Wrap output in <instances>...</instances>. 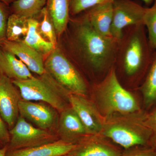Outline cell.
I'll list each match as a JSON object with an SVG mask.
<instances>
[{"mask_svg":"<svg viewBox=\"0 0 156 156\" xmlns=\"http://www.w3.org/2000/svg\"><path fill=\"white\" fill-rule=\"evenodd\" d=\"M9 133L8 150L34 147L59 140L58 135L34 127L20 115Z\"/></svg>","mask_w":156,"mask_h":156,"instance_id":"obj_7","label":"cell"},{"mask_svg":"<svg viewBox=\"0 0 156 156\" xmlns=\"http://www.w3.org/2000/svg\"><path fill=\"white\" fill-rule=\"evenodd\" d=\"M1 48L14 54L30 71L41 76L45 73L44 56L24 42L6 40Z\"/></svg>","mask_w":156,"mask_h":156,"instance_id":"obj_14","label":"cell"},{"mask_svg":"<svg viewBox=\"0 0 156 156\" xmlns=\"http://www.w3.org/2000/svg\"><path fill=\"white\" fill-rule=\"evenodd\" d=\"M38 16L40 18V20H38L39 33L46 41L50 42L56 47L57 35L46 6Z\"/></svg>","mask_w":156,"mask_h":156,"instance_id":"obj_23","label":"cell"},{"mask_svg":"<svg viewBox=\"0 0 156 156\" xmlns=\"http://www.w3.org/2000/svg\"><path fill=\"white\" fill-rule=\"evenodd\" d=\"M122 151L102 135H88L63 156H121Z\"/></svg>","mask_w":156,"mask_h":156,"instance_id":"obj_11","label":"cell"},{"mask_svg":"<svg viewBox=\"0 0 156 156\" xmlns=\"http://www.w3.org/2000/svg\"><path fill=\"white\" fill-rule=\"evenodd\" d=\"M74 20L72 41L76 56L95 77L101 80L114 65L118 41L98 33L83 13Z\"/></svg>","mask_w":156,"mask_h":156,"instance_id":"obj_2","label":"cell"},{"mask_svg":"<svg viewBox=\"0 0 156 156\" xmlns=\"http://www.w3.org/2000/svg\"><path fill=\"white\" fill-rule=\"evenodd\" d=\"M59 139L75 144L88 135L84 125L70 106L60 112L58 122Z\"/></svg>","mask_w":156,"mask_h":156,"instance_id":"obj_13","label":"cell"},{"mask_svg":"<svg viewBox=\"0 0 156 156\" xmlns=\"http://www.w3.org/2000/svg\"><path fill=\"white\" fill-rule=\"evenodd\" d=\"M11 12L9 5L0 0V48L6 41L7 21Z\"/></svg>","mask_w":156,"mask_h":156,"instance_id":"obj_26","label":"cell"},{"mask_svg":"<svg viewBox=\"0 0 156 156\" xmlns=\"http://www.w3.org/2000/svg\"><path fill=\"white\" fill-rule=\"evenodd\" d=\"M8 149V145L5 146L2 148H0V156H6Z\"/></svg>","mask_w":156,"mask_h":156,"instance_id":"obj_30","label":"cell"},{"mask_svg":"<svg viewBox=\"0 0 156 156\" xmlns=\"http://www.w3.org/2000/svg\"><path fill=\"white\" fill-rule=\"evenodd\" d=\"M19 110L20 116L43 130L48 131L53 128L58 120L56 110L45 103H35L21 99Z\"/></svg>","mask_w":156,"mask_h":156,"instance_id":"obj_12","label":"cell"},{"mask_svg":"<svg viewBox=\"0 0 156 156\" xmlns=\"http://www.w3.org/2000/svg\"><path fill=\"white\" fill-rule=\"evenodd\" d=\"M141 1H142L147 5H150L153 4L154 0H141Z\"/></svg>","mask_w":156,"mask_h":156,"instance_id":"obj_32","label":"cell"},{"mask_svg":"<svg viewBox=\"0 0 156 156\" xmlns=\"http://www.w3.org/2000/svg\"><path fill=\"white\" fill-rule=\"evenodd\" d=\"M146 9L132 0H113L112 37L120 40L126 27L144 23Z\"/></svg>","mask_w":156,"mask_h":156,"instance_id":"obj_8","label":"cell"},{"mask_svg":"<svg viewBox=\"0 0 156 156\" xmlns=\"http://www.w3.org/2000/svg\"><path fill=\"white\" fill-rule=\"evenodd\" d=\"M92 89L93 101L105 119L141 111L136 98L118 80L114 66L101 80L93 83Z\"/></svg>","mask_w":156,"mask_h":156,"instance_id":"obj_3","label":"cell"},{"mask_svg":"<svg viewBox=\"0 0 156 156\" xmlns=\"http://www.w3.org/2000/svg\"><path fill=\"white\" fill-rule=\"evenodd\" d=\"M2 48H0V72L11 80H25L33 77L21 60L13 53Z\"/></svg>","mask_w":156,"mask_h":156,"instance_id":"obj_17","label":"cell"},{"mask_svg":"<svg viewBox=\"0 0 156 156\" xmlns=\"http://www.w3.org/2000/svg\"></svg>","mask_w":156,"mask_h":156,"instance_id":"obj_33","label":"cell"},{"mask_svg":"<svg viewBox=\"0 0 156 156\" xmlns=\"http://www.w3.org/2000/svg\"><path fill=\"white\" fill-rule=\"evenodd\" d=\"M28 19L17 14H10L6 27V40L11 42L23 41L28 31Z\"/></svg>","mask_w":156,"mask_h":156,"instance_id":"obj_20","label":"cell"},{"mask_svg":"<svg viewBox=\"0 0 156 156\" xmlns=\"http://www.w3.org/2000/svg\"><path fill=\"white\" fill-rule=\"evenodd\" d=\"M10 139L9 131L1 115H0V144H9Z\"/></svg>","mask_w":156,"mask_h":156,"instance_id":"obj_29","label":"cell"},{"mask_svg":"<svg viewBox=\"0 0 156 156\" xmlns=\"http://www.w3.org/2000/svg\"><path fill=\"white\" fill-rule=\"evenodd\" d=\"M143 23L146 28L150 44L156 50V0H154L152 6L146 8Z\"/></svg>","mask_w":156,"mask_h":156,"instance_id":"obj_24","label":"cell"},{"mask_svg":"<svg viewBox=\"0 0 156 156\" xmlns=\"http://www.w3.org/2000/svg\"><path fill=\"white\" fill-rule=\"evenodd\" d=\"M38 20L35 18L28 19V33L23 41L42 55H48L56 48L46 41L39 33Z\"/></svg>","mask_w":156,"mask_h":156,"instance_id":"obj_19","label":"cell"},{"mask_svg":"<svg viewBox=\"0 0 156 156\" xmlns=\"http://www.w3.org/2000/svg\"><path fill=\"white\" fill-rule=\"evenodd\" d=\"M1 1H2V2H3V3L5 4L6 5L9 6L10 5H11L12 3L14 2L15 0H1Z\"/></svg>","mask_w":156,"mask_h":156,"instance_id":"obj_31","label":"cell"},{"mask_svg":"<svg viewBox=\"0 0 156 156\" xmlns=\"http://www.w3.org/2000/svg\"><path fill=\"white\" fill-rule=\"evenodd\" d=\"M146 115L140 111L106 118L100 135L124 150L137 146H149L151 134L145 124Z\"/></svg>","mask_w":156,"mask_h":156,"instance_id":"obj_4","label":"cell"},{"mask_svg":"<svg viewBox=\"0 0 156 156\" xmlns=\"http://www.w3.org/2000/svg\"><path fill=\"white\" fill-rule=\"evenodd\" d=\"M40 76L25 80H12L19 90L22 99L43 101L60 112L69 106L70 93L46 72Z\"/></svg>","mask_w":156,"mask_h":156,"instance_id":"obj_5","label":"cell"},{"mask_svg":"<svg viewBox=\"0 0 156 156\" xmlns=\"http://www.w3.org/2000/svg\"><path fill=\"white\" fill-rule=\"evenodd\" d=\"M20 92L11 79L0 72V115L11 129L19 117Z\"/></svg>","mask_w":156,"mask_h":156,"instance_id":"obj_10","label":"cell"},{"mask_svg":"<svg viewBox=\"0 0 156 156\" xmlns=\"http://www.w3.org/2000/svg\"><path fill=\"white\" fill-rule=\"evenodd\" d=\"M45 71L70 93L87 96L88 86L80 71L59 49L55 48L44 62Z\"/></svg>","mask_w":156,"mask_h":156,"instance_id":"obj_6","label":"cell"},{"mask_svg":"<svg viewBox=\"0 0 156 156\" xmlns=\"http://www.w3.org/2000/svg\"><path fill=\"white\" fill-rule=\"evenodd\" d=\"M75 144L59 139L54 142L34 147L8 150L6 156H63L74 147Z\"/></svg>","mask_w":156,"mask_h":156,"instance_id":"obj_16","label":"cell"},{"mask_svg":"<svg viewBox=\"0 0 156 156\" xmlns=\"http://www.w3.org/2000/svg\"><path fill=\"white\" fill-rule=\"evenodd\" d=\"M70 106L76 112L88 135L101 134L105 119L101 116L93 101L86 96L70 93Z\"/></svg>","mask_w":156,"mask_h":156,"instance_id":"obj_9","label":"cell"},{"mask_svg":"<svg viewBox=\"0 0 156 156\" xmlns=\"http://www.w3.org/2000/svg\"><path fill=\"white\" fill-rule=\"evenodd\" d=\"M144 23L126 27L118 41L114 67L118 80L136 84L144 80L155 56Z\"/></svg>","mask_w":156,"mask_h":156,"instance_id":"obj_1","label":"cell"},{"mask_svg":"<svg viewBox=\"0 0 156 156\" xmlns=\"http://www.w3.org/2000/svg\"><path fill=\"white\" fill-rule=\"evenodd\" d=\"M47 0H15L11 5V14L27 19L35 18L45 7Z\"/></svg>","mask_w":156,"mask_h":156,"instance_id":"obj_21","label":"cell"},{"mask_svg":"<svg viewBox=\"0 0 156 156\" xmlns=\"http://www.w3.org/2000/svg\"><path fill=\"white\" fill-rule=\"evenodd\" d=\"M121 156H156V150L150 146H137L124 150Z\"/></svg>","mask_w":156,"mask_h":156,"instance_id":"obj_27","label":"cell"},{"mask_svg":"<svg viewBox=\"0 0 156 156\" xmlns=\"http://www.w3.org/2000/svg\"><path fill=\"white\" fill-rule=\"evenodd\" d=\"M92 28L101 35L112 37L113 0H106L82 12Z\"/></svg>","mask_w":156,"mask_h":156,"instance_id":"obj_15","label":"cell"},{"mask_svg":"<svg viewBox=\"0 0 156 156\" xmlns=\"http://www.w3.org/2000/svg\"><path fill=\"white\" fill-rule=\"evenodd\" d=\"M106 0H70V15L76 16Z\"/></svg>","mask_w":156,"mask_h":156,"instance_id":"obj_25","label":"cell"},{"mask_svg":"<svg viewBox=\"0 0 156 156\" xmlns=\"http://www.w3.org/2000/svg\"><path fill=\"white\" fill-rule=\"evenodd\" d=\"M70 0H47L46 7L55 27L57 36H60L67 29L70 20Z\"/></svg>","mask_w":156,"mask_h":156,"instance_id":"obj_18","label":"cell"},{"mask_svg":"<svg viewBox=\"0 0 156 156\" xmlns=\"http://www.w3.org/2000/svg\"><path fill=\"white\" fill-rule=\"evenodd\" d=\"M147 108L156 104V53L148 71L139 87Z\"/></svg>","mask_w":156,"mask_h":156,"instance_id":"obj_22","label":"cell"},{"mask_svg":"<svg viewBox=\"0 0 156 156\" xmlns=\"http://www.w3.org/2000/svg\"><path fill=\"white\" fill-rule=\"evenodd\" d=\"M145 122L151 134L149 146L156 150V108L149 114L146 115Z\"/></svg>","mask_w":156,"mask_h":156,"instance_id":"obj_28","label":"cell"}]
</instances>
